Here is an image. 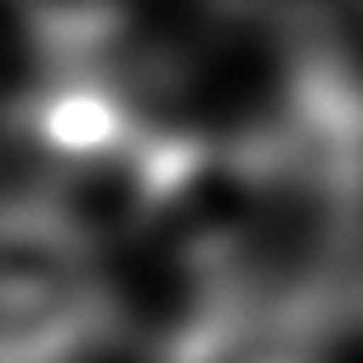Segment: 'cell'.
Returning a JSON list of instances; mask_svg holds the SVG:
<instances>
[{"label":"cell","mask_w":363,"mask_h":363,"mask_svg":"<svg viewBox=\"0 0 363 363\" xmlns=\"http://www.w3.org/2000/svg\"><path fill=\"white\" fill-rule=\"evenodd\" d=\"M113 340L96 238L57 204L0 199V363H91Z\"/></svg>","instance_id":"obj_1"},{"label":"cell","mask_w":363,"mask_h":363,"mask_svg":"<svg viewBox=\"0 0 363 363\" xmlns=\"http://www.w3.org/2000/svg\"><path fill=\"white\" fill-rule=\"evenodd\" d=\"M51 68H102L136 23V0H11Z\"/></svg>","instance_id":"obj_3"},{"label":"cell","mask_w":363,"mask_h":363,"mask_svg":"<svg viewBox=\"0 0 363 363\" xmlns=\"http://www.w3.org/2000/svg\"><path fill=\"white\" fill-rule=\"evenodd\" d=\"M227 6L233 17L244 23H261V28H289V34H312V23L323 17L329 0H216Z\"/></svg>","instance_id":"obj_4"},{"label":"cell","mask_w":363,"mask_h":363,"mask_svg":"<svg viewBox=\"0 0 363 363\" xmlns=\"http://www.w3.org/2000/svg\"><path fill=\"white\" fill-rule=\"evenodd\" d=\"M329 295L289 284H210L153 363H323Z\"/></svg>","instance_id":"obj_2"}]
</instances>
